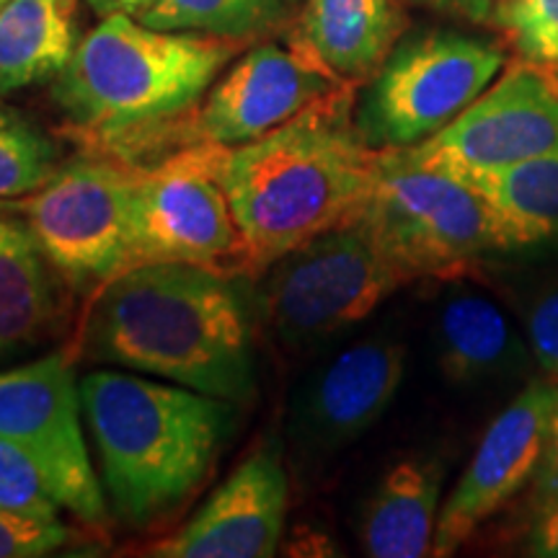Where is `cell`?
Wrapping results in <instances>:
<instances>
[{"instance_id":"5","label":"cell","mask_w":558,"mask_h":558,"mask_svg":"<svg viewBox=\"0 0 558 558\" xmlns=\"http://www.w3.org/2000/svg\"><path fill=\"white\" fill-rule=\"evenodd\" d=\"M256 318L288 352H308L414 282L362 220L292 248L259 277Z\"/></svg>"},{"instance_id":"16","label":"cell","mask_w":558,"mask_h":558,"mask_svg":"<svg viewBox=\"0 0 558 558\" xmlns=\"http://www.w3.org/2000/svg\"><path fill=\"white\" fill-rule=\"evenodd\" d=\"M407 32L401 0H305L288 39L331 78L365 86Z\"/></svg>"},{"instance_id":"3","label":"cell","mask_w":558,"mask_h":558,"mask_svg":"<svg viewBox=\"0 0 558 558\" xmlns=\"http://www.w3.org/2000/svg\"><path fill=\"white\" fill-rule=\"evenodd\" d=\"M241 45L114 13L78 41L52 101L90 148L135 166L158 156L166 132L199 107Z\"/></svg>"},{"instance_id":"8","label":"cell","mask_w":558,"mask_h":558,"mask_svg":"<svg viewBox=\"0 0 558 558\" xmlns=\"http://www.w3.org/2000/svg\"><path fill=\"white\" fill-rule=\"evenodd\" d=\"M137 166L111 156L65 160L29 197L0 202L16 213L73 292H99L135 267Z\"/></svg>"},{"instance_id":"25","label":"cell","mask_w":558,"mask_h":558,"mask_svg":"<svg viewBox=\"0 0 558 558\" xmlns=\"http://www.w3.org/2000/svg\"><path fill=\"white\" fill-rule=\"evenodd\" d=\"M0 512L60 525L62 505L24 448L0 437Z\"/></svg>"},{"instance_id":"31","label":"cell","mask_w":558,"mask_h":558,"mask_svg":"<svg viewBox=\"0 0 558 558\" xmlns=\"http://www.w3.org/2000/svg\"><path fill=\"white\" fill-rule=\"evenodd\" d=\"M86 3L99 13L101 19L114 16V13H128V16H140L143 11H148L156 0H86Z\"/></svg>"},{"instance_id":"28","label":"cell","mask_w":558,"mask_h":558,"mask_svg":"<svg viewBox=\"0 0 558 558\" xmlns=\"http://www.w3.org/2000/svg\"><path fill=\"white\" fill-rule=\"evenodd\" d=\"M527 333L535 362L558 378V288L533 305L527 316Z\"/></svg>"},{"instance_id":"11","label":"cell","mask_w":558,"mask_h":558,"mask_svg":"<svg viewBox=\"0 0 558 558\" xmlns=\"http://www.w3.org/2000/svg\"><path fill=\"white\" fill-rule=\"evenodd\" d=\"M339 86L347 83L331 78L290 39L288 45H254L222 70L186 120L166 132L156 160L192 145L239 148L254 143Z\"/></svg>"},{"instance_id":"21","label":"cell","mask_w":558,"mask_h":558,"mask_svg":"<svg viewBox=\"0 0 558 558\" xmlns=\"http://www.w3.org/2000/svg\"><path fill=\"white\" fill-rule=\"evenodd\" d=\"M458 179L497 209L512 248L558 239V150Z\"/></svg>"},{"instance_id":"19","label":"cell","mask_w":558,"mask_h":558,"mask_svg":"<svg viewBox=\"0 0 558 558\" xmlns=\"http://www.w3.org/2000/svg\"><path fill=\"white\" fill-rule=\"evenodd\" d=\"M435 352L445 380L476 386L525 365L520 344L497 303L478 292H452L439 305Z\"/></svg>"},{"instance_id":"23","label":"cell","mask_w":558,"mask_h":558,"mask_svg":"<svg viewBox=\"0 0 558 558\" xmlns=\"http://www.w3.org/2000/svg\"><path fill=\"white\" fill-rule=\"evenodd\" d=\"M62 163L58 143L19 111L0 107V202L39 192Z\"/></svg>"},{"instance_id":"1","label":"cell","mask_w":558,"mask_h":558,"mask_svg":"<svg viewBox=\"0 0 558 558\" xmlns=\"http://www.w3.org/2000/svg\"><path fill=\"white\" fill-rule=\"evenodd\" d=\"M239 275L140 264L96 292L83 357L243 403L256 393V303Z\"/></svg>"},{"instance_id":"26","label":"cell","mask_w":558,"mask_h":558,"mask_svg":"<svg viewBox=\"0 0 558 558\" xmlns=\"http://www.w3.org/2000/svg\"><path fill=\"white\" fill-rule=\"evenodd\" d=\"M73 541L65 522L47 525V522L13 518L0 512V558H39L58 554L62 546Z\"/></svg>"},{"instance_id":"14","label":"cell","mask_w":558,"mask_h":558,"mask_svg":"<svg viewBox=\"0 0 558 558\" xmlns=\"http://www.w3.org/2000/svg\"><path fill=\"white\" fill-rule=\"evenodd\" d=\"M407 373V344L375 333L341 352L305 380L292 403L290 435L300 450L331 456L378 424Z\"/></svg>"},{"instance_id":"12","label":"cell","mask_w":558,"mask_h":558,"mask_svg":"<svg viewBox=\"0 0 558 558\" xmlns=\"http://www.w3.org/2000/svg\"><path fill=\"white\" fill-rule=\"evenodd\" d=\"M401 150L411 163L450 177L546 156L558 150V90L546 70L518 60L448 128Z\"/></svg>"},{"instance_id":"6","label":"cell","mask_w":558,"mask_h":558,"mask_svg":"<svg viewBox=\"0 0 558 558\" xmlns=\"http://www.w3.org/2000/svg\"><path fill=\"white\" fill-rule=\"evenodd\" d=\"M507 65L505 47L476 34L407 32L365 83L354 120L375 150L414 148L463 114Z\"/></svg>"},{"instance_id":"30","label":"cell","mask_w":558,"mask_h":558,"mask_svg":"<svg viewBox=\"0 0 558 558\" xmlns=\"http://www.w3.org/2000/svg\"><path fill=\"white\" fill-rule=\"evenodd\" d=\"M407 3L422 5V9L442 13V16L458 21H469V24H488L497 0H407Z\"/></svg>"},{"instance_id":"32","label":"cell","mask_w":558,"mask_h":558,"mask_svg":"<svg viewBox=\"0 0 558 558\" xmlns=\"http://www.w3.org/2000/svg\"><path fill=\"white\" fill-rule=\"evenodd\" d=\"M543 70H546V68H543ZM546 73H548V78H550V83H554V86H556V90H558V68H548V70H546Z\"/></svg>"},{"instance_id":"18","label":"cell","mask_w":558,"mask_h":558,"mask_svg":"<svg viewBox=\"0 0 558 558\" xmlns=\"http://www.w3.org/2000/svg\"><path fill=\"white\" fill-rule=\"evenodd\" d=\"M442 484L445 465L437 458H403L383 473L362 512V550L373 558L432 556Z\"/></svg>"},{"instance_id":"4","label":"cell","mask_w":558,"mask_h":558,"mask_svg":"<svg viewBox=\"0 0 558 558\" xmlns=\"http://www.w3.org/2000/svg\"><path fill=\"white\" fill-rule=\"evenodd\" d=\"M81 407L109 512L128 527L177 512L213 471L235 422L233 401L117 367L83 375Z\"/></svg>"},{"instance_id":"22","label":"cell","mask_w":558,"mask_h":558,"mask_svg":"<svg viewBox=\"0 0 558 558\" xmlns=\"http://www.w3.org/2000/svg\"><path fill=\"white\" fill-rule=\"evenodd\" d=\"M279 0H156L137 16L160 32H194L248 41L275 26Z\"/></svg>"},{"instance_id":"13","label":"cell","mask_w":558,"mask_h":558,"mask_svg":"<svg viewBox=\"0 0 558 558\" xmlns=\"http://www.w3.org/2000/svg\"><path fill=\"white\" fill-rule=\"evenodd\" d=\"M290 484L282 448L267 439L215 488L177 533L153 543L158 558H269L279 550Z\"/></svg>"},{"instance_id":"7","label":"cell","mask_w":558,"mask_h":558,"mask_svg":"<svg viewBox=\"0 0 558 558\" xmlns=\"http://www.w3.org/2000/svg\"><path fill=\"white\" fill-rule=\"evenodd\" d=\"M360 220L414 279L469 275L481 256L507 251V230L481 192L450 173L383 150L378 181Z\"/></svg>"},{"instance_id":"24","label":"cell","mask_w":558,"mask_h":558,"mask_svg":"<svg viewBox=\"0 0 558 558\" xmlns=\"http://www.w3.org/2000/svg\"><path fill=\"white\" fill-rule=\"evenodd\" d=\"M518 60L558 68V0H497L492 21Z\"/></svg>"},{"instance_id":"17","label":"cell","mask_w":558,"mask_h":558,"mask_svg":"<svg viewBox=\"0 0 558 558\" xmlns=\"http://www.w3.org/2000/svg\"><path fill=\"white\" fill-rule=\"evenodd\" d=\"M68 292L32 230L0 213V360L45 344L65 318Z\"/></svg>"},{"instance_id":"20","label":"cell","mask_w":558,"mask_h":558,"mask_svg":"<svg viewBox=\"0 0 558 558\" xmlns=\"http://www.w3.org/2000/svg\"><path fill=\"white\" fill-rule=\"evenodd\" d=\"M78 41V0H9L0 11V96L58 78Z\"/></svg>"},{"instance_id":"33","label":"cell","mask_w":558,"mask_h":558,"mask_svg":"<svg viewBox=\"0 0 558 558\" xmlns=\"http://www.w3.org/2000/svg\"><path fill=\"white\" fill-rule=\"evenodd\" d=\"M5 5H9V0H0V11H3Z\"/></svg>"},{"instance_id":"10","label":"cell","mask_w":558,"mask_h":558,"mask_svg":"<svg viewBox=\"0 0 558 558\" xmlns=\"http://www.w3.org/2000/svg\"><path fill=\"white\" fill-rule=\"evenodd\" d=\"M83 427L81 380L65 352L0 369V437L29 452L65 512L104 527L109 505Z\"/></svg>"},{"instance_id":"29","label":"cell","mask_w":558,"mask_h":558,"mask_svg":"<svg viewBox=\"0 0 558 558\" xmlns=\"http://www.w3.org/2000/svg\"><path fill=\"white\" fill-rule=\"evenodd\" d=\"M525 554L538 558H558V505L533 514L525 538Z\"/></svg>"},{"instance_id":"27","label":"cell","mask_w":558,"mask_h":558,"mask_svg":"<svg viewBox=\"0 0 558 558\" xmlns=\"http://www.w3.org/2000/svg\"><path fill=\"white\" fill-rule=\"evenodd\" d=\"M527 488L525 507L530 514H538L543 509L558 505V386H554V401H550L538 469H535V476Z\"/></svg>"},{"instance_id":"2","label":"cell","mask_w":558,"mask_h":558,"mask_svg":"<svg viewBox=\"0 0 558 558\" xmlns=\"http://www.w3.org/2000/svg\"><path fill=\"white\" fill-rule=\"evenodd\" d=\"M354 90L333 88L262 140L226 148L222 186L241 230L246 279L365 213L383 150L360 135Z\"/></svg>"},{"instance_id":"9","label":"cell","mask_w":558,"mask_h":558,"mask_svg":"<svg viewBox=\"0 0 558 558\" xmlns=\"http://www.w3.org/2000/svg\"><path fill=\"white\" fill-rule=\"evenodd\" d=\"M220 145H192L137 166L135 267L197 264L241 275V230L222 186Z\"/></svg>"},{"instance_id":"15","label":"cell","mask_w":558,"mask_h":558,"mask_svg":"<svg viewBox=\"0 0 558 558\" xmlns=\"http://www.w3.org/2000/svg\"><path fill=\"white\" fill-rule=\"evenodd\" d=\"M554 386L533 383L486 429L469 469L442 501L432 556L445 558L507 507L538 469Z\"/></svg>"}]
</instances>
